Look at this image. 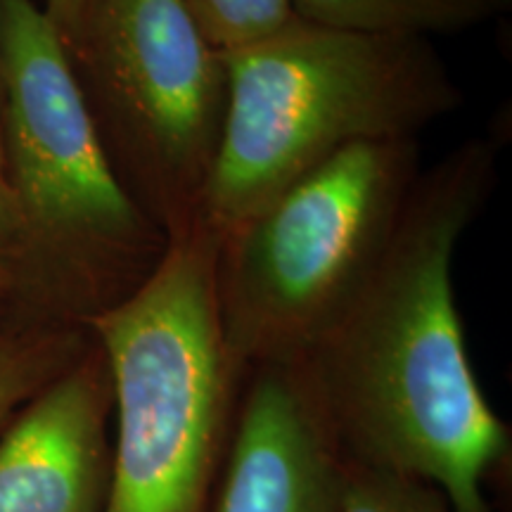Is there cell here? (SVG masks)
I'll use <instances>...</instances> for the list:
<instances>
[{"label":"cell","instance_id":"ba28073f","mask_svg":"<svg viewBox=\"0 0 512 512\" xmlns=\"http://www.w3.org/2000/svg\"><path fill=\"white\" fill-rule=\"evenodd\" d=\"M112 408L110 370L91 339L0 432V512H102Z\"/></svg>","mask_w":512,"mask_h":512},{"label":"cell","instance_id":"3957f363","mask_svg":"<svg viewBox=\"0 0 512 512\" xmlns=\"http://www.w3.org/2000/svg\"><path fill=\"white\" fill-rule=\"evenodd\" d=\"M221 55L226 117L200 221L214 238L347 147L418 138L465 100L430 38L294 17Z\"/></svg>","mask_w":512,"mask_h":512},{"label":"cell","instance_id":"8fae6325","mask_svg":"<svg viewBox=\"0 0 512 512\" xmlns=\"http://www.w3.org/2000/svg\"><path fill=\"white\" fill-rule=\"evenodd\" d=\"M337 512H458L446 494L418 477L347 460Z\"/></svg>","mask_w":512,"mask_h":512},{"label":"cell","instance_id":"277c9868","mask_svg":"<svg viewBox=\"0 0 512 512\" xmlns=\"http://www.w3.org/2000/svg\"><path fill=\"white\" fill-rule=\"evenodd\" d=\"M214 235L171 240L131 297L91 332L112 380V463L102 512H211L247 366L216 297Z\"/></svg>","mask_w":512,"mask_h":512},{"label":"cell","instance_id":"5b68a950","mask_svg":"<svg viewBox=\"0 0 512 512\" xmlns=\"http://www.w3.org/2000/svg\"><path fill=\"white\" fill-rule=\"evenodd\" d=\"M418 138L351 145L216 245V297L247 368L302 361L380 264L418 181Z\"/></svg>","mask_w":512,"mask_h":512},{"label":"cell","instance_id":"8992f818","mask_svg":"<svg viewBox=\"0 0 512 512\" xmlns=\"http://www.w3.org/2000/svg\"><path fill=\"white\" fill-rule=\"evenodd\" d=\"M114 169L166 238L202 226L226 67L183 0H83L67 43Z\"/></svg>","mask_w":512,"mask_h":512},{"label":"cell","instance_id":"4fadbf2b","mask_svg":"<svg viewBox=\"0 0 512 512\" xmlns=\"http://www.w3.org/2000/svg\"><path fill=\"white\" fill-rule=\"evenodd\" d=\"M19 266H22V226H19V211L8 178V164H5L3 136H0V309L5 311L15 292Z\"/></svg>","mask_w":512,"mask_h":512},{"label":"cell","instance_id":"9c48e42d","mask_svg":"<svg viewBox=\"0 0 512 512\" xmlns=\"http://www.w3.org/2000/svg\"><path fill=\"white\" fill-rule=\"evenodd\" d=\"M290 8L320 27L430 38L503 17L512 0H290Z\"/></svg>","mask_w":512,"mask_h":512},{"label":"cell","instance_id":"7a4b0ae2","mask_svg":"<svg viewBox=\"0 0 512 512\" xmlns=\"http://www.w3.org/2000/svg\"><path fill=\"white\" fill-rule=\"evenodd\" d=\"M0 136L22 226L3 325L86 328L155 273L169 238L121 183L60 31L0 0Z\"/></svg>","mask_w":512,"mask_h":512},{"label":"cell","instance_id":"30bf717a","mask_svg":"<svg viewBox=\"0 0 512 512\" xmlns=\"http://www.w3.org/2000/svg\"><path fill=\"white\" fill-rule=\"evenodd\" d=\"M86 328L0 325V432L91 347Z\"/></svg>","mask_w":512,"mask_h":512},{"label":"cell","instance_id":"5bb4252c","mask_svg":"<svg viewBox=\"0 0 512 512\" xmlns=\"http://www.w3.org/2000/svg\"><path fill=\"white\" fill-rule=\"evenodd\" d=\"M83 0H46V12L60 31L64 46L72 41L76 27H79Z\"/></svg>","mask_w":512,"mask_h":512},{"label":"cell","instance_id":"9a60e30c","mask_svg":"<svg viewBox=\"0 0 512 512\" xmlns=\"http://www.w3.org/2000/svg\"><path fill=\"white\" fill-rule=\"evenodd\" d=\"M0 102H3V86H0Z\"/></svg>","mask_w":512,"mask_h":512},{"label":"cell","instance_id":"6da1fadb","mask_svg":"<svg viewBox=\"0 0 512 512\" xmlns=\"http://www.w3.org/2000/svg\"><path fill=\"white\" fill-rule=\"evenodd\" d=\"M501 140L470 138L420 171L380 264L302 368L349 463L418 477L458 512H491L510 425L467 354L453 256L496 188Z\"/></svg>","mask_w":512,"mask_h":512},{"label":"cell","instance_id":"52a82bcc","mask_svg":"<svg viewBox=\"0 0 512 512\" xmlns=\"http://www.w3.org/2000/svg\"><path fill=\"white\" fill-rule=\"evenodd\" d=\"M347 458L302 363L247 370L211 512H337Z\"/></svg>","mask_w":512,"mask_h":512},{"label":"cell","instance_id":"7c38bea8","mask_svg":"<svg viewBox=\"0 0 512 512\" xmlns=\"http://www.w3.org/2000/svg\"><path fill=\"white\" fill-rule=\"evenodd\" d=\"M211 46L233 50L285 27L294 12L290 0H183Z\"/></svg>","mask_w":512,"mask_h":512}]
</instances>
